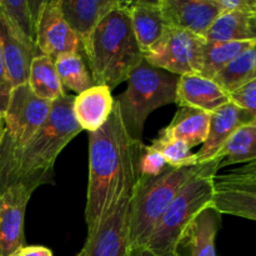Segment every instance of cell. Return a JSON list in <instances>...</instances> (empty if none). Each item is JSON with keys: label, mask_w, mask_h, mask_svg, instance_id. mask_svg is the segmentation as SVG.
Here are the masks:
<instances>
[{"label": "cell", "mask_w": 256, "mask_h": 256, "mask_svg": "<svg viewBox=\"0 0 256 256\" xmlns=\"http://www.w3.org/2000/svg\"><path fill=\"white\" fill-rule=\"evenodd\" d=\"M229 99L232 104L249 112L256 119V79L230 92Z\"/></svg>", "instance_id": "cell-31"}, {"label": "cell", "mask_w": 256, "mask_h": 256, "mask_svg": "<svg viewBox=\"0 0 256 256\" xmlns=\"http://www.w3.org/2000/svg\"><path fill=\"white\" fill-rule=\"evenodd\" d=\"M94 85L110 90L126 82L144 60L125 2L106 15L82 44Z\"/></svg>", "instance_id": "cell-3"}, {"label": "cell", "mask_w": 256, "mask_h": 256, "mask_svg": "<svg viewBox=\"0 0 256 256\" xmlns=\"http://www.w3.org/2000/svg\"><path fill=\"white\" fill-rule=\"evenodd\" d=\"M32 192L24 185L0 192V256H12L25 246V210Z\"/></svg>", "instance_id": "cell-12"}, {"label": "cell", "mask_w": 256, "mask_h": 256, "mask_svg": "<svg viewBox=\"0 0 256 256\" xmlns=\"http://www.w3.org/2000/svg\"><path fill=\"white\" fill-rule=\"evenodd\" d=\"M179 75L159 69L142 60L128 78V88L114 98L128 134L142 142L145 122L154 110L175 104Z\"/></svg>", "instance_id": "cell-5"}, {"label": "cell", "mask_w": 256, "mask_h": 256, "mask_svg": "<svg viewBox=\"0 0 256 256\" xmlns=\"http://www.w3.org/2000/svg\"><path fill=\"white\" fill-rule=\"evenodd\" d=\"M35 42L42 55L52 58L82 52V44L68 25L60 9V0H50L42 5L35 26Z\"/></svg>", "instance_id": "cell-10"}, {"label": "cell", "mask_w": 256, "mask_h": 256, "mask_svg": "<svg viewBox=\"0 0 256 256\" xmlns=\"http://www.w3.org/2000/svg\"><path fill=\"white\" fill-rule=\"evenodd\" d=\"M0 46L12 86L25 84L29 79L30 64L40 52L30 44L22 32L12 25L0 8Z\"/></svg>", "instance_id": "cell-14"}, {"label": "cell", "mask_w": 256, "mask_h": 256, "mask_svg": "<svg viewBox=\"0 0 256 256\" xmlns=\"http://www.w3.org/2000/svg\"><path fill=\"white\" fill-rule=\"evenodd\" d=\"M204 38L169 26L162 39L144 54L150 65L172 74H200Z\"/></svg>", "instance_id": "cell-8"}, {"label": "cell", "mask_w": 256, "mask_h": 256, "mask_svg": "<svg viewBox=\"0 0 256 256\" xmlns=\"http://www.w3.org/2000/svg\"><path fill=\"white\" fill-rule=\"evenodd\" d=\"M74 98L66 94L55 100L46 122L22 146H14L4 136L0 144V192L12 185L34 192L52 182L59 154L82 132L72 112Z\"/></svg>", "instance_id": "cell-2"}, {"label": "cell", "mask_w": 256, "mask_h": 256, "mask_svg": "<svg viewBox=\"0 0 256 256\" xmlns=\"http://www.w3.org/2000/svg\"><path fill=\"white\" fill-rule=\"evenodd\" d=\"M168 26L204 38L222 14L216 0H159Z\"/></svg>", "instance_id": "cell-13"}, {"label": "cell", "mask_w": 256, "mask_h": 256, "mask_svg": "<svg viewBox=\"0 0 256 256\" xmlns=\"http://www.w3.org/2000/svg\"><path fill=\"white\" fill-rule=\"evenodd\" d=\"M114 104L115 100L109 88L105 85H92L74 98L72 112L82 130L95 132L106 124Z\"/></svg>", "instance_id": "cell-18"}, {"label": "cell", "mask_w": 256, "mask_h": 256, "mask_svg": "<svg viewBox=\"0 0 256 256\" xmlns=\"http://www.w3.org/2000/svg\"><path fill=\"white\" fill-rule=\"evenodd\" d=\"M229 102V94L212 79L200 74L179 78L175 104L180 108H194L212 114Z\"/></svg>", "instance_id": "cell-16"}, {"label": "cell", "mask_w": 256, "mask_h": 256, "mask_svg": "<svg viewBox=\"0 0 256 256\" xmlns=\"http://www.w3.org/2000/svg\"><path fill=\"white\" fill-rule=\"evenodd\" d=\"M204 39L256 42V12H222L204 35Z\"/></svg>", "instance_id": "cell-22"}, {"label": "cell", "mask_w": 256, "mask_h": 256, "mask_svg": "<svg viewBox=\"0 0 256 256\" xmlns=\"http://www.w3.org/2000/svg\"><path fill=\"white\" fill-rule=\"evenodd\" d=\"M125 4L136 42L145 54L162 39L169 28L160 9L159 0H138L125 2Z\"/></svg>", "instance_id": "cell-20"}, {"label": "cell", "mask_w": 256, "mask_h": 256, "mask_svg": "<svg viewBox=\"0 0 256 256\" xmlns=\"http://www.w3.org/2000/svg\"><path fill=\"white\" fill-rule=\"evenodd\" d=\"M129 256H158L155 254H152V252H149L145 248H140V249H132L130 250Z\"/></svg>", "instance_id": "cell-34"}, {"label": "cell", "mask_w": 256, "mask_h": 256, "mask_svg": "<svg viewBox=\"0 0 256 256\" xmlns=\"http://www.w3.org/2000/svg\"><path fill=\"white\" fill-rule=\"evenodd\" d=\"M132 194L122 200L94 234L86 236L78 256H129V208Z\"/></svg>", "instance_id": "cell-11"}, {"label": "cell", "mask_w": 256, "mask_h": 256, "mask_svg": "<svg viewBox=\"0 0 256 256\" xmlns=\"http://www.w3.org/2000/svg\"><path fill=\"white\" fill-rule=\"evenodd\" d=\"M54 62L64 89H69L79 95L94 85L84 59L79 52L60 55Z\"/></svg>", "instance_id": "cell-28"}, {"label": "cell", "mask_w": 256, "mask_h": 256, "mask_svg": "<svg viewBox=\"0 0 256 256\" xmlns=\"http://www.w3.org/2000/svg\"><path fill=\"white\" fill-rule=\"evenodd\" d=\"M15 256H52V250L48 249L45 246H24L19 250L18 252H15Z\"/></svg>", "instance_id": "cell-33"}, {"label": "cell", "mask_w": 256, "mask_h": 256, "mask_svg": "<svg viewBox=\"0 0 256 256\" xmlns=\"http://www.w3.org/2000/svg\"><path fill=\"white\" fill-rule=\"evenodd\" d=\"M212 208L256 222V160L215 175Z\"/></svg>", "instance_id": "cell-7"}, {"label": "cell", "mask_w": 256, "mask_h": 256, "mask_svg": "<svg viewBox=\"0 0 256 256\" xmlns=\"http://www.w3.org/2000/svg\"><path fill=\"white\" fill-rule=\"evenodd\" d=\"M210 112L194 108H180L172 122L160 134L184 142L188 146L204 144L209 132Z\"/></svg>", "instance_id": "cell-21"}, {"label": "cell", "mask_w": 256, "mask_h": 256, "mask_svg": "<svg viewBox=\"0 0 256 256\" xmlns=\"http://www.w3.org/2000/svg\"><path fill=\"white\" fill-rule=\"evenodd\" d=\"M216 159L204 162L202 169L184 185L176 195L145 246L158 256H178L182 235L188 225L204 209L212 206Z\"/></svg>", "instance_id": "cell-6"}, {"label": "cell", "mask_w": 256, "mask_h": 256, "mask_svg": "<svg viewBox=\"0 0 256 256\" xmlns=\"http://www.w3.org/2000/svg\"><path fill=\"white\" fill-rule=\"evenodd\" d=\"M202 166L204 164L188 168L169 166L159 176H138L129 208L130 250L146 246L172 200Z\"/></svg>", "instance_id": "cell-4"}, {"label": "cell", "mask_w": 256, "mask_h": 256, "mask_svg": "<svg viewBox=\"0 0 256 256\" xmlns=\"http://www.w3.org/2000/svg\"><path fill=\"white\" fill-rule=\"evenodd\" d=\"M12 256H15V255H12Z\"/></svg>", "instance_id": "cell-36"}, {"label": "cell", "mask_w": 256, "mask_h": 256, "mask_svg": "<svg viewBox=\"0 0 256 256\" xmlns=\"http://www.w3.org/2000/svg\"><path fill=\"white\" fill-rule=\"evenodd\" d=\"M52 105L38 98L28 82L12 88L4 112L5 139L14 146H22L46 122Z\"/></svg>", "instance_id": "cell-9"}, {"label": "cell", "mask_w": 256, "mask_h": 256, "mask_svg": "<svg viewBox=\"0 0 256 256\" xmlns=\"http://www.w3.org/2000/svg\"><path fill=\"white\" fill-rule=\"evenodd\" d=\"M142 144L129 136L116 102L106 124L98 132H89V180L85 205L88 236L94 234L134 190Z\"/></svg>", "instance_id": "cell-1"}, {"label": "cell", "mask_w": 256, "mask_h": 256, "mask_svg": "<svg viewBox=\"0 0 256 256\" xmlns=\"http://www.w3.org/2000/svg\"><path fill=\"white\" fill-rule=\"evenodd\" d=\"M254 79H256V42L232 59L212 80L230 94Z\"/></svg>", "instance_id": "cell-26"}, {"label": "cell", "mask_w": 256, "mask_h": 256, "mask_svg": "<svg viewBox=\"0 0 256 256\" xmlns=\"http://www.w3.org/2000/svg\"><path fill=\"white\" fill-rule=\"evenodd\" d=\"M5 130H6V125H5L4 114H0V144H2V139H4Z\"/></svg>", "instance_id": "cell-35"}, {"label": "cell", "mask_w": 256, "mask_h": 256, "mask_svg": "<svg viewBox=\"0 0 256 256\" xmlns=\"http://www.w3.org/2000/svg\"><path fill=\"white\" fill-rule=\"evenodd\" d=\"M256 122L249 112L240 109L232 102L222 105L210 115L209 132L202 149L196 152L198 162L204 164L214 159L222 145L242 125Z\"/></svg>", "instance_id": "cell-15"}, {"label": "cell", "mask_w": 256, "mask_h": 256, "mask_svg": "<svg viewBox=\"0 0 256 256\" xmlns=\"http://www.w3.org/2000/svg\"><path fill=\"white\" fill-rule=\"evenodd\" d=\"M220 215L212 206L202 210L182 235L178 256H216L215 238L219 229Z\"/></svg>", "instance_id": "cell-19"}, {"label": "cell", "mask_w": 256, "mask_h": 256, "mask_svg": "<svg viewBox=\"0 0 256 256\" xmlns=\"http://www.w3.org/2000/svg\"><path fill=\"white\" fill-rule=\"evenodd\" d=\"M252 42H212L204 40L200 75L214 79L232 59L252 46Z\"/></svg>", "instance_id": "cell-25"}, {"label": "cell", "mask_w": 256, "mask_h": 256, "mask_svg": "<svg viewBox=\"0 0 256 256\" xmlns=\"http://www.w3.org/2000/svg\"><path fill=\"white\" fill-rule=\"evenodd\" d=\"M169 168L164 158L152 149V146L142 144L138 158V176L154 178L159 176Z\"/></svg>", "instance_id": "cell-30"}, {"label": "cell", "mask_w": 256, "mask_h": 256, "mask_svg": "<svg viewBox=\"0 0 256 256\" xmlns=\"http://www.w3.org/2000/svg\"><path fill=\"white\" fill-rule=\"evenodd\" d=\"M120 0H60L62 16L82 44L109 12L122 5Z\"/></svg>", "instance_id": "cell-17"}, {"label": "cell", "mask_w": 256, "mask_h": 256, "mask_svg": "<svg viewBox=\"0 0 256 256\" xmlns=\"http://www.w3.org/2000/svg\"><path fill=\"white\" fill-rule=\"evenodd\" d=\"M218 170L256 160V122L240 126L215 155Z\"/></svg>", "instance_id": "cell-23"}, {"label": "cell", "mask_w": 256, "mask_h": 256, "mask_svg": "<svg viewBox=\"0 0 256 256\" xmlns=\"http://www.w3.org/2000/svg\"><path fill=\"white\" fill-rule=\"evenodd\" d=\"M28 84L38 98L48 102H54L66 95L58 75L54 60L46 55L42 54L32 59Z\"/></svg>", "instance_id": "cell-24"}, {"label": "cell", "mask_w": 256, "mask_h": 256, "mask_svg": "<svg viewBox=\"0 0 256 256\" xmlns=\"http://www.w3.org/2000/svg\"><path fill=\"white\" fill-rule=\"evenodd\" d=\"M44 2H32V0H0V8L9 18L12 25L22 32V36L30 44L35 46H36L35 26H36L38 16Z\"/></svg>", "instance_id": "cell-27"}, {"label": "cell", "mask_w": 256, "mask_h": 256, "mask_svg": "<svg viewBox=\"0 0 256 256\" xmlns=\"http://www.w3.org/2000/svg\"><path fill=\"white\" fill-rule=\"evenodd\" d=\"M150 146L164 158L170 168H188L199 165L196 152H192V149L182 140L172 139L160 134Z\"/></svg>", "instance_id": "cell-29"}, {"label": "cell", "mask_w": 256, "mask_h": 256, "mask_svg": "<svg viewBox=\"0 0 256 256\" xmlns=\"http://www.w3.org/2000/svg\"><path fill=\"white\" fill-rule=\"evenodd\" d=\"M12 89V82H10L9 75H8L4 56H2V46H0V114H4L5 112Z\"/></svg>", "instance_id": "cell-32"}]
</instances>
